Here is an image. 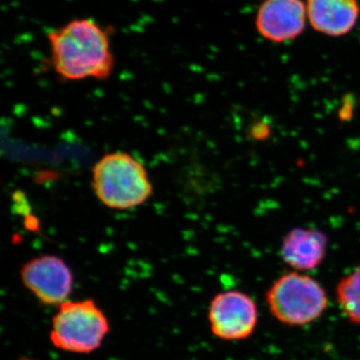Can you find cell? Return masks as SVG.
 <instances>
[{
	"mask_svg": "<svg viewBox=\"0 0 360 360\" xmlns=\"http://www.w3.org/2000/svg\"><path fill=\"white\" fill-rule=\"evenodd\" d=\"M111 30L91 18H78L47 35L54 71L65 82L110 77L115 59Z\"/></svg>",
	"mask_w": 360,
	"mask_h": 360,
	"instance_id": "1",
	"label": "cell"
},
{
	"mask_svg": "<svg viewBox=\"0 0 360 360\" xmlns=\"http://www.w3.org/2000/svg\"><path fill=\"white\" fill-rule=\"evenodd\" d=\"M91 184L97 200L110 210H132L153 193L143 163L123 151L108 153L97 161Z\"/></svg>",
	"mask_w": 360,
	"mask_h": 360,
	"instance_id": "2",
	"label": "cell"
},
{
	"mask_svg": "<svg viewBox=\"0 0 360 360\" xmlns=\"http://www.w3.org/2000/svg\"><path fill=\"white\" fill-rule=\"evenodd\" d=\"M110 322L92 300H68L52 319L49 340L54 347L70 354H89L103 345Z\"/></svg>",
	"mask_w": 360,
	"mask_h": 360,
	"instance_id": "3",
	"label": "cell"
},
{
	"mask_svg": "<svg viewBox=\"0 0 360 360\" xmlns=\"http://www.w3.org/2000/svg\"><path fill=\"white\" fill-rule=\"evenodd\" d=\"M274 319L290 326H303L319 319L328 309L326 290L319 281L300 272L283 274L266 293Z\"/></svg>",
	"mask_w": 360,
	"mask_h": 360,
	"instance_id": "4",
	"label": "cell"
},
{
	"mask_svg": "<svg viewBox=\"0 0 360 360\" xmlns=\"http://www.w3.org/2000/svg\"><path fill=\"white\" fill-rule=\"evenodd\" d=\"M208 321L215 338L227 341L246 340L257 328V303L243 291H224L212 298Z\"/></svg>",
	"mask_w": 360,
	"mask_h": 360,
	"instance_id": "5",
	"label": "cell"
},
{
	"mask_svg": "<svg viewBox=\"0 0 360 360\" xmlns=\"http://www.w3.org/2000/svg\"><path fill=\"white\" fill-rule=\"evenodd\" d=\"M20 278L26 290L40 303L59 307L73 291L75 278L63 258L45 255L32 258L22 265Z\"/></svg>",
	"mask_w": 360,
	"mask_h": 360,
	"instance_id": "6",
	"label": "cell"
},
{
	"mask_svg": "<svg viewBox=\"0 0 360 360\" xmlns=\"http://www.w3.org/2000/svg\"><path fill=\"white\" fill-rule=\"evenodd\" d=\"M307 20L302 0H264L258 7L255 27L264 39L286 44L302 34Z\"/></svg>",
	"mask_w": 360,
	"mask_h": 360,
	"instance_id": "7",
	"label": "cell"
},
{
	"mask_svg": "<svg viewBox=\"0 0 360 360\" xmlns=\"http://www.w3.org/2000/svg\"><path fill=\"white\" fill-rule=\"evenodd\" d=\"M307 20L315 32L330 37L348 34L360 14L359 0H307Z\"/></svg>",
	"mask_w": 360,
	"mask_h": 360,
	"instance_id": "8",
	"label": "cell"
},
{
	"mask_svg": "<svg viewBox=\"0 0 360 360\" xmlns=\"http://www.w3.org/2000/svg\"><path fill=\"white\" fill-rule=\"evenodd\" d=\"M328 238L314 229L296 227L284 236L281 255L283 262L298 271H309L323 262L328 252Z\"/></svg>",
	"mask_w": 360,
	"mask_h": 360,
	"instance_id": "9",
	"label": "cell"
},
{
	"mask_svg": "<svg viewBox=\"0 0 360 360\" xmlns=\"http://www.w3.org/2000/svg\"><path fill=\"white\" fill-rule=\"evenodd\" d=\"M336 300L348 321L360 324V267L338 283Z\"/></svg>",
	"mask_w": 360,
	"mask_h": 360,
	"instance_id": "10",
	"label": "cell"
}]
</instances>
